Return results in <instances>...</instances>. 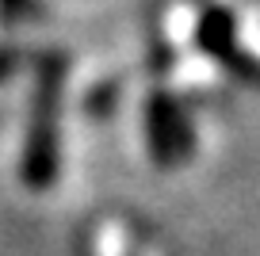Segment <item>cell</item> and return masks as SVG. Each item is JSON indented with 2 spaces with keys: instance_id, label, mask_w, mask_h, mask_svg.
I'll use <instances>...</instances> for the list:
<instances>
[{
  "instance_id": "1",
  "label": "cell",
  "mask_w": 260,
  "mask_h": 256,
  "mask_svg": "<svg viewBox=\"0 0 260 256\" xmlns=\"http://www.w3.org/2000/svg\"><path fill=\"white\" fill-rule=\"evenodd\" d=\"M61 88H65V57L46 54L39 61L23 157H19V176L35 191L54 187L57 172H61Z\"/></svg>"
},
{
  "instance_id": "3",
  "label": "cell",
  "mask_w": 260,
  "mask_h": 256,
  "mask_svg": "<svg viewBox=\"0 0 260 256\" xmlns=\"http://www.w3.org/2000/svg\"><path fill=\"white\" fill-rule=\"evenodd\" d=\"M195 42H199V50H207L211 57H218L230 69H237L241 77H256V61H249L234 42V16L226 8H207L203 12V19L195 27Z\"/></svg>"
},
{
  "instance_id": "2",
  "label": "cell",
  "mask_w": 260,
  "mask_h": 256,
  "mask_svg": "<svg viewBox=\"0 0 260 256\" xmlns=\"http://www.w3.org/2000/svg\"><path fill=\"white\" fill-rule=\"evenodd\" d=\"M146 142L149 153L161 168H176L191 157L195 149V130L187 119L184 104L169 92H153L146 104Z\"/></svg>"
},
{
  "instance_id": "4",
  "label": "cell",
  "mask_w": 260,
  "mask_h": 256,
  "mask_svg": "<svg viewBox=\"0 0 260 256\" xmlns=\"http://www.w3.org/2000/svg\"><path fill=\"white\" fill-rule=\"evenodd\" d=\"M0 8H4V16H27L35 4L31 0H0Z\"/></svg>"
}]
</instances>
